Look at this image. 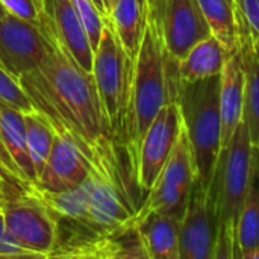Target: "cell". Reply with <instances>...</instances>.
<instances>
[{
    "mask_svg": "<svg viewBox=\"0 0 259 259\" xmlns=\"http://www.w3.org/2000/svg\"><path fill=\"white\" fill-rule=\"evenodd\" d=\"M39 24L50 50L46 59L35 70L20 76L18 82L55 134L71 140L91 161L111 138L93 73L73 59L42 8Z\"/></svg>",
    "mask_w": 259,
    "mask_h": 259,
    "instance_id": "cell-1",
    "label": "cell"
},
{
    "mask_svg": "<svg viewBox=\"0 0 259 259\" xmlns=\"http://www.w3.org/2000/svg\"><path fill=\"white\" fill-rule=\"evenodd\" d=\"M32 194L56 219V246L117 234L137 225L138 208L131 199L112 138L94 155L91 173L77 188L64 193H46L33 188Z\"/></svg>",
    "mask_w": 259,
    "mask_h": 259,
    "instance_id": "cell-2",
    "label": "cell"
},
{
    "mask_svg": "<svg viewBox=\"0 0 259 259\" xmlns=\"http://www.w3.org/2000/svg\"><path fill=\"white\" fill-rule=\"evenodd\" d=\"M181 82L178 61L167 52L158 12L150 6L141 46L135 58L129 131L124 146L131 159L132 173L147 127L164 105L178 100Z\"/></svg>",
    "mask_w": 259,
    "mask_h": 259,
    "instance_id": "cell-3",
    "label": "cell"
},
{
    "mask_svg": "<svg viewBox=\"0 0 259 259\" xmlns=\"http://www.w3.org/2000/svg\"><path fill=\"white\" fill-rule=\"evenodd\" d=\"M253 146L244 120L238 124L225 155L219 156L209 184V200L217 219L214 259H240L238 217L247 193Z\"/></svg>",
    "mask_w": 259,
    "mask_h": 259,
    "instance_id": "cell-4",
    "label": "cell"
},
{
    "mask_svg": "<svg viewBox=\"0 0 259 259\" xmlns=\"http://www.w3.org/2000/svg\"><path fill=\"white\" fill-rule=\"evenodd\" d=\"M220 74L194 82H181L176 100L193 152L196 181L208 190L222 149Z\"/></svg>",
    "mask_w": 259,
    "mask_h": 259,
    "instance_id": "cell-5",
    "label": "cell"
},
{
    "mask_svg": "<svg viewBox=\"0 0 259 259\" xmlns=\"http://www.w3.org/2000/svg\"><path fill=\"white\" fill-rule=\"evenodd\" d=\"M135 61L126 53L109 17H103L100 42L94 50L93 77L111 138L126 146Z\"/></svg>",
    "mask_w": 259,
    "mask_h": 259,
    "instance_id": "cell-6",
    "label": "cell"
},
{
    "mask_svg": "<svg viewBox=\"0 0 259 259\" xmlns=\"http://www.w3.org/2000/svg\"><path fill=\"white\" fill-rule=\"evenodd\" d=\"M194 182L196 167L191 146L184 129L167 164L161 170L153 187L147 191L143 205L138 208L137 215L158 212L181 220L187 209Z\"/></svg>",
    "mask_w": 259,
    "mask_h": 259,
    "instance_id": "cell-7",
    "label": "cell"
},
{
    "mask_svg": "<svg viewBox=\"0 0 259 259\" xmlns=\"http://www.w3.org/2000/svg\"><path fill=\"white\" fill-rule=\"evenodd\" d=\"M184 131L182 111L178 102L164 105L147 127L135 159L137 187L147 194L167 164Z\"/></svg>",
    "mask_w": 259,
    "mask_h": 259,
    "instance_id": "cell-8",
    "label": "cell"
},
{
    "mask_svg": "<svg viewBox=\"0 0 259 259\" xmlns=\"http://www.w3.org/2000/svg\"><path fill=\"white\" fill-rule=\"evenodd\" d=\"M6 231L26 249L50 258L56 240L58 225L55 215L32 193H23L2 206Z\"/></svg>",
    "mask_w": 259,
    "mask_h": 259,
    "instance_id": "cell-9",
    "label": "cell"
},
{
    "mask_svg": "<svg viewBox=\"0 0 259 259\" xmlns=\"http://www.w3.org/2000/svg\"><path fill=\"white\" fill-rule=\"evenodd\" d=\"M50 50L39 23L26 21L11 12L0 18V67L14 79L35 70Z\"/></svg>",
    "mask_w": 259,
    "mask_h": 259,
    "instance_id": "cell-10",
    "label": "cell"
},
{
    "mask_svg": "<svg viewBox=\"0 0 259 259\" xmlns=\"http://www.w3.org/2000/svg\"><path fill=\"white\" fill-rule=\"evenodd\" d=\"M167 52L181 61L197 42L211 36L199 0H152Z\"/></svg>",
    "mask_w": 259,
    "mask_h": 259,
    "instance_id": "cell-11",
    "label": "cell"
},
{
    "mask_svg": "<svg viewBox=\"0 0 259 259\" xmlns=\"http://www.w3.org/2000/svg\"><path fill=\"white\" fill-rule=\"evenodd\" d=\"M215 243L217 219L208 188L196 181L179 222V259H214Z\"/></svg>",
    "mask_w": 259,
    "mask_h": 259,
    "instance_id": "cell-12",
    "label": "cell"
},
{
    "mask_svg": "<svg viewBox=\"0 0 259 259\" xmlns=\"http://www.w3.org/2000/svg\"><path fill=\"white\" fill-rule=\"evenodd\" d=\"M91 173V161L68 138L56 134L35 190L64 193L77 188Z\"/></svg>",
    "mask_w": 259,
    "mask_h": 259,
    "instance_id": "cell-13",
    "label": "cell"
},
{
    "mask_svg": "<svg viewBox=\"0 0 259 259\" xmlns=\"http://www.w3.org/2000/svg\"><path fill=\"white\" fill-rule=\"evenodd\" d=\"M237 50L244 70L243 120L247 126L252 146L259 152V35L244 18L240 9L237 12Z\"/></svg>",
    "mask_w": 259,
    "mask_h": 259,
    "instance_id": "cell-14",
    "label": "cell"
},
{
    "mask_svg": "<svg viewBox=\"0 0 259 259\" xmlns=\"http://www.w3.org/2000/svg\"><path fill=\"white\" fill-rule=\"evenodd\" d=\"M41 8L53 30L73 59L88 73L93 71L94 50L70 0H41Z\"/></svg>",
    "mask_w": 259,
    "mask_h": 259,
    "instance_id": "cell-15",
    "label": "cell"
},
{
    "mask_svg": "<svg viewBox=\"0 0 259 259\" xmlns=\"http://www.w3.org/2000/svg\"><path fill=\"white\" fill-rule=\"evenodd\" d=\"M220 115L222 149L219 156L226 153L234 132L244 115V70L237 49L228 53L220 74Z\"/></svg>",
    "mask_w": 259,
    "mask_h": 259,
    "instance_id": "cell-16",
    "label": "cell"
},
{
    "mask_svg": "<svg viewBox=\"0 0 259 259\" xmlns=\"http://www.w3.org/2000/svg\"><path fill=\"white\" fill-rule=\"evenodd\" d=\"M179 222L165 214H135L147 259H179Z\"/></svg>",
    "mask_w": 259,
    "mask_h": 259,
    "instance_id": "cell-17",
    "label": "cell"
},
{
    "mask_svg": "<svg viewBox=\"0 0 259 259\" xmlns=\"http://www.w3.org/2000/svg\"><path fill=\"white\" fill-rule=\"evenodd\" d=\"M0 137L9 153L12 162L24 178V181L35 188L36 176L32 164V158L27 147L24 112L0 100Z\"/></svg>",
    "mask_w": 259,
    "mask_h": 259,
    "instance_id": "cell-18",
    "label": "cell"
},
{
    "mask_svg": "<svg viewBox=\"0 0 259 259\" xmlns=\"http://www.w3.org/2000/svg\"><path fill=\"white\" fill-rule=\"evenodd\" d=\"M149 9L147 0H117L109 14V20L121 46L134 61L141 46Z\"/></svg>",
    "mask_w": 259,
    "mask_h": 259,
    "instance_id": "cell-19",
    "label": "cell"
},
{
    "mask_svg": "<svg viewBox=\"0 0 259 259\" xmlns=\"http://www.w3.org/2000/svg\"><path fill=\"white\" fill-rule=\"evenodd\" d=\"M228 52L215 36L197 42L181 61H178V71L182 82H194L217 76L223 71Z\"/></svg>",
    "mask_w": 259,
    "mask_h": 259,
    "instance_id": "cell-20",
    "label": "cell"
},
{
    "mask_svg": "<svg viewBox=\"0 0 259 259\" xmlns=\"http://www.w3.org/2000/svg\"><path fill=\"white\" fill-rule=\"evenodd\" d=\"M237 237L240 259L259 246V152L255 147L247 193L238 217Z\"/></svg>",
    "mask_w": 259,
    "mask_h": 259,
    "instance_id": "cell-21",
    "label": "cell"
},
{
    "mask_svg": "<svg viewBox=\"0 0 259 259\" xmlns=\"http://www.w3.org/2000/svg\"><path fill=\"white\" fill-rule=\"evenodd\" d=\"M206 23L225 50L229 53L237 49L238 26H237V0H199Z\"/></svg>",
    "mask_w": 259,
    "mask_h": 259,
    "instance_id": "cell-22",
    "label": "cell"
},
{
    "mask_svg": "<svg viewBox=\"0 0 259 259\" xmlns=\"http://www.w3.org/2000/svg\"><path fill=\"white\" fill-rule=\"evenodd\" d=\"M24 124H26V137H27V147L32 158L33 170L36 181L46 165V161L50 155L53 141H55V131L49 124V121L39 114H24Z\"/></svg>",
    "mask_w": 259,
    "mask_h": 259,
    "instance_id": "cell-23",
    "label": "cell"
},
{
    "mask_svg": "<svg viewBox=\"0 0 259 259\" xmlns=\"http://www.w3.org/2000/svg\"><path fill=\"white\" fill-rule=\"evenodd\" d=\"M77 17L80 18V23L88 35V39L91 42L93 50L97 49L103 30V15L96 8L93 0H70Z\"/></svg>",
    "mask_w": 259,
    "mask_h": 259,
    "instance_id": "cell-24",
    "label": "cell"
},
{
    "mask_svg": "<svg viewBox=\"0 0 259 259\" xmlns=\"http://www.w3.org/2000/svg\"><path fill=\"white\" fill-rule=\"evenodd\" d=\"M0 100L17 108L24 114H33L36 109L26 96L20 82L14 79L3 67H0Z\"/></svg>",
    "mask_w": 259,
    "mask_h": 259,
    "instance_id": "cell-25",
    "label": "cell"
},
{
    "mask_svg": "<svg viewBox=\"0 0 259 259\" xmlns=\"http://www.w3.org/2000/svg\"><path fill=\"white\" fill-rule=\"evenodd\" d=\"M8 12L30 21V23H39V11H41V2L39 0H0Z\"/></svg>",
    "mask_w": 259,
    "mask_h": 259,
    "instance_id": "cell-26",
    "label": "cell"
},
{
    "mask_svg": "<svg viewBox=\"0 0 259 259\" xmlns=\"http://www.w3.org/2000/svg\"><path fill=\"white\" fill-rule=\"evenodd\" d=\"M0 175L5 179H8L11 184H14L15 187L21 188L23 191H26V193H32L33 191V188L24 181V178L21 176V173L18 171V168L12 162L9 153L5 149V144L2 141V137H0Z\"/></svg>",
    "mask_w": 259,
    "mask_h": 259,
    "instance_id": "cell-27",
    "label": "cell"
},
{
    "mask_svg": "<svg viewBox=\"0 0 259 259\" xmlns=\"http://www.w3.org/2000/svg\"><path fill=\"white\" fill-rule=\"evenodd\" d=\"M0 258H41V255L26 249L8 231L0 237Z\"/></svg>",
    "mask_w": 259,
    "mask_h": 259,
    "instance_id": "cell-28",
    "label": "cell"
},
{
    "mask_svg": "<svg viewBox=\"0 0 259 259\" xmlns=\"http://www.w3.org/2000/svg\"><path fill=\"white\" fill-rule=\"evenodd\" d=\"M238 9L259 35V0H237Z\"/></svg>",
    "mask_w": 259,
    "mask_h": 259,
    "instance_id": "cell-29",
    "label": "cell"
},
{
    "mask_svg": "<svg viewBox=\"0 0 259 259\" xmlns=\"http://www.w3.org/2000/svg\"><path fill=\"white\" fill-rule=\"evenodd\" d=\"M23 193H26V191H23L21 188L15 187L14 184H11L8 179H5V178L0 175V208H2L6 202H9L11 199H15L17 196H20V194H23Z\"/></svg>",
    "mask_w": 259,
    "mask_h": 259,
    "instance_id": "cell-30",
    "label": "cell"
},
{
    "mask_svg": "<svg viewBox=\"0 0 259 259\" xmlns=\"http://www.w3.org/2000/svg\"><path fill=\"white\" fill-rule=\"evenodd\" d=\"M243 259H259V246H256L255 249H252L250 252H247Z\"/></svg>",
    "mask_w": 259,
    "mask_h": 259,
    "instance_id": "cell-31",
    "label": "cell"
},
{
    "mask_svg": "<svg viewBox=\"0 0 259 259\" xmlns=\"http://www.w3.org/2000/svg\"><path fill=\"white\" fill-rule=\"evenodd\" d=\"M117 3V0H103V5H105V11H106V17H109L114 5Z\"/></svg>",
    "mask_w": 259,
    "mask_h": 259,
    "instance_id": "cell-32",
    "label": "cell"
},
{
    "mask_svg": "<svg viewBox=\"0 0 259 259\" xmlns=\"http://www.w3.org/2000/svg\"><path fill=\"white\" fill-rule=\"evenodd\" d=\"M93 3L96 5V8L100 11V14L103 17H106V11H105V5H103V0H93Z\"/></svg>",
    "mask_w": 259,
    "mask_h": 259,
    "instance_id": "cell-33",
    "label": "cell"
},
{
    "mask_svg": "<svg viewBox=\"0 0 259 259\" xmlns=\"http://www.w3.org/2000/svg\"><path fill=\"white\" fill-rule=\"evenodd\" d=\"M6 232V225H5V215H3V211L0 208V237Z\"/></svg>",
    "mask_w": 259,
    "mask_h": 259,
    "instance_id": "cell-34",
    "label": "cell"
},
{
    "mask_svg": "<svg viewBox=\"0 0 259 259\" xmlns=\"http://www.w3.org/2000/svg\"><path fill=\"white\" fill-rule=\"evenodd\" d=\"M6 14H8V11H6V8L3 6V3L0 2V18H2V17H5Z\"/></svg>",
    "mask_w": 259,
    "mask_h": 259,
    "instance_id": "cell-35",
    "label": "cell"
},
{
    "mask_svg": "<svg viewBox=\"0 0 259 259\" xmlns=\"http://www.w3.org/2000/svg\"><path fill=\"white\" fill-rule=\"evenodd\" d=\"M147 3H149V6H150V3H152V0H147Z\"/></svg>",
    "mask_w": 259,
    "mask_h": 259,
    "instance_id": "cell-36",
    "label": "cell"
}]
</instances>
